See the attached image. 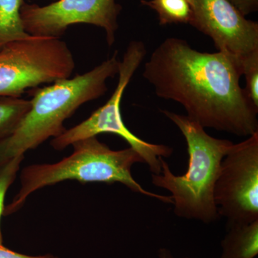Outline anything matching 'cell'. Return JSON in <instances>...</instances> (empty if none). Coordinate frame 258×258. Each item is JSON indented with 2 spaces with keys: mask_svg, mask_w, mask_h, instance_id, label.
<instances>
[{
  "mask_svg": "<svg viewBox=\"0 0 258 258\" xmlns=\"http://www.w3.org/2000/svg\"><path fill=\"white\" fill-rule=\"evenodd\" d=\"M72 145L73 154L58 162L28 166L22 171L21 188L12 203L5 207L3 215L7 216L18 211L34 191L66 180H77L83 184L118 182L134 192L172 205L171 196L147 191L134 179L132 166L144 160L132 148L112 150L97 137L78 141Z\"/></svg>",
  "mask_w": 258,
  "mask_h": 258,
  "instance_id": "4",
  "label": "cell"
},
{
  "mask_svg": "<svg viewBox=\"0 0 258 258\" xmlns=\"http://www.w3.org/2000/svg\"><path fill=\"white\" fill-rule=\"evenodd\" d=\"M24 0H0V49L6 44L30 36L22 22Z\"/></svg>",
  "mask_w": 258,
  "mask_h": 258,
  "instance_id": "11",
  "label": "cell"
},
{
  "mask_svg": "<svg viewBox=\"0 0 258 258\" xmlns=\"http://www.w3.org/2000/svg\"><path fill=\"white\" fill-rule=\"evenodd\" d=\"M76 63L59 37L29 36L0 49V96L21 97L30 88L71 78Z\"/></svg>",
  "mask_w": 258,
  "mask_h": 258,
  "instance_id": "6",
  "label": "cell"
},
{
  "mask_svg": "<svg viewBox=\"0 0 258 258\" xmlns=\"http://www.w3.org/2000/svg\"><path fill=\"white\" fill-rule=\"evenodd\" d=\"M220 258H254L258 254V220L226 227Z\"/></svg>",
  "mask_w": 258,
  "mask_h": 258,
  "instance_id": "10",
  "label": "cell"
},
{
  "mask_svg": "<svg viewBox=\"0 0 258 258\" xmlns=\"http://www.w3.org/2000/svg\"><path fill=\"white\" fill-rule=\"evenodd\" d=\"M214 200L226 227L258 220V132L233 144L222 159Z\"/></svg>",
  "mask_w": 258,
  "mask_h": 258,
  "instance_id": "7",
  "label": "cell"
},
{
  "mask_svg": "<svg viewBox=\"0 0 258 258\" xmlns=\"http://www.w3.org/2000/svg\"><path fill=\"white\" fill-rule=\"evenodd\" d=\"M51 254H45L42 256H29L18 253L11 249L4 247L3 244L0 245V258H50Z\"/></svg>",
  "mask_w": 258,
  "mask_h": 258,
  "instance_id": "17",
  "label": "cell"
},
{
  "mask_svg": "<svg viewBox=\"0 0 258 258\" xmlns=\"http://www.w3.org/2000/svg\"><path fill=\"white\" fill-rule=\"evenodd\" d=\"M118 51L86 74L60 80L43 88H32L31 108L14 134L5 139L9 159L25 155L50 137H59L66 128L63 123L80 106L103 96L106 81L118 74Z\"/></svg>",
  "mask_w": 258,
  "mask_h": 258,
  "instance_id": "3",
  "label": "cell"
},
{
  "mask_svg": "<svg viewBox=\"0 0 258 258\" xmlns=\"http://www.w3.org/2000/svg\"><path fill=\"white\" fill-rule=\"evenodd\" d=\"M157 258H176L173 255L172 252L170 249L166 248V247H161L158 250ZM184 258H192V257H184Z\"/></svg>",
  "mask_w": 258,
  "mask_h": 258,
  "instance_id": "18",
  "label": "cell"
},
{
  "mask_svg": "<svg viewBox=\"0 0 258 258\" xmlns=\"http://www.w3.org/2000/svg\"><path fill=\"white\" fill-rule=\"evenodd\" d=\"M24 157L25 155L11 158L0 165V224L2 215L4 212L5 195L10 186L14 182ZM3 243V235L0 227V245Z\"/></svg>",
  "mask_w": 258,
  "mask_h": 258,
  "instance_id": "14",
  "label": "cell"
},
{
  "mask_svg": "<svg viewBox=\"0 0 258 258\" xmlns=\"http://www.w3.org/2000/svg\"><path fill=\"white\" fill-rule=\"evenodd\" d=\"M54 1H56V0H53V2H54Z\"/></svg>",
  "mask_w": 258,
  "mask_h": 258,
  "instance_id": "22",
  "label": "cell"
},
{
  "mask_svg": "<svg viewBox=\"0 0 258 258\" xmlns=\"http://www.w3.org/2000/svg\"><path fill=\"white\" fill-rule=\"evenodd\" d=\"M188 1H189V3H190V0H188Z\"/></svg>",
  "mask_w": 258,
  "mask_h": 258,
  "instance_id": "21",
  "label": "cell"
},
{
  "mask_svg": "<svg viewBox=\"0 0 258 258\" xmlns=\"http://www.w3.org/2000/svg\"><path fill=\"white\" fill-rule=\"evenodd\" d=\"M50 258H58V257H54V256H51V257Z\"/></svg>",
  "mask_w": 258,
  "mask_h": 258,
  "instance_id": "20",
  "label": "cell"
},
{
  "mask_svg": "<svg viewBox=\"0 0 258 258\" xmlns=\"http://www.w3.org/2000/svg\"><path fill=\"white\" fill-rule=\"evenodd\" d=\"M141 4L157 13L160 25L189 24L192 18L188 0H141Z\"/></svg>",
  "mask_w": 258,
  "mask_h": 258,
  "instance_id": "13",
  "label": "cell"
},
{
  "mask_svg": "<svg viewBox=\"0 0 258 258\" xmlns=\"http://www.w3.org/2000/svg\"><path fill=\"white\" fill-rule=\"evenodd\" d=\"M240 64L242 76L246 81L244 91L249 100L258 108V50L244 57Z\"/></svg>",
  "mask_w": 258,
  "mask_h": 258,
  "instance_id": "15",
  "label": "cell"
},
{
  "mask_svg": "<svg viewBox=\"0 0 258 258\" xmlns=\"http://www.w3.org/2000/svg\"><path fill=\"white\" fill-rule=\"evenodd\" d=\"M5 140V139H4ZM4 140L0 141V165L5 161L10 159L7 156L6 150H5Z\"/></svg>",
  "mask_w": 258,
  "mask_h": 258,
  "instance_id": "19",
  "label": "cell"
},
{
  "mask_svg": "<svg viewBox=\"0 0 258 258\" xmlns=\"http://www.w3.org/2000/svg\"><path fill=\"white\" fill-rule=\"evenodd\" d=\"M242 76L235 57L201 52L177 37L161 42L143 71L159 98L181 104L204 128L248 137L258 132V108L241 87Z\"/></svg>",
  "mask_w": 258,
  "mask_h": 258,
  "instance_id": "1",
  "label": "cell"
},
{
  "mask_svg": "<svg viewBox=\"0 0 258 258\" xmlns=\"http://www.w3.org/2000/svg\"><path fill=\"white\" fill-rule=\"evenodd\" d=\"M146 55L147 48L143 42H130L123 60L120 61L118 83L111 98L93 112L87 119L73 128L66 129L59 137L52 139L50 144L54 149L62 151L78 141L101 134H113L124 139L130 147L138 153L152 174H160V158L171 157L174 151L172 148L164 144L149 143L139 138L127 128L120 113V102L125 88Z\"/></svg>",
  "mask_w": 258,
  "mask_h": 258,
  "instance_id": "5",
  "label": "cell"
},
{
  "mask_svg": "<svg viewBox=\"0 0 258 258\" xmlns=\"http://www.w3.org/2000/svg\"><path fill=\"white\" fill-rule=\"evenodd\" d=\"M121 10L115 0H56L45 6L25 2L20 15L25 32L32 36L60 38L71 25L88 24L103 29L111 47Z\"/></svg>",
  "mask_w": 258,
  "mask_h": 258,
  "instance_id": "8",
  "label": "cell"
},
{
  "mask_svg": "<svg viewBox=\"0 0 258 258\" xmlns=\"http://www.w3.org/2000/svg\"><path fill=\"white\" fill-rule=\"evenodd\" d=\"M239 11L244 15L256 13L258 10V0H228Z\"/></svg>",
  "mask_w": 258,
  "mask_h": 258,
  "instance_id": "16",
  "label": "cell"
},
{
  "mask_svg": "<svg viewBox=\"0 0 258 258\" xmlns=\"http://www.w3.org/2000/svg\"><path fill=\"white\" fill-rule=\"evenodd\" d=\"M31 108V102L20 97L0 96V141L9 138Z\"/></svg>",
  "mask_w": 258,
  "mask_h": 258,
  "instance_id": "12",
  "label": "cell"
},
{
  "mask_svg": "<svg viewBox=\"0 0 258 258\" xmlns=\"http://www.w3.org/2000/svg\"><path fill=\"white\" fill-rule=\"evenodd\" d=\"M184 136L189 163L186 173L176 175L164 158H160V174H152V182L171 194L176 216L203 223L220 217L214 200V189L222 159L233 145L227 139L215 138L187 115L161 110Z\"/></svg>",
  "mask_w": 258,
  "mask_h": 258,
  "instance_id": "2",
  "label": "cell"
},
{
  "mask_svg": "<svg viewBox=\"0 0 258 258\" xmlns=\"http://www.w3.org/2000/svg\"><path fill=\"white\" fill-rule=\"evenodd\" d=\"M189 25L211 38L219 52L240 61L258 50V23L246 18L228 0H190Z\"/></svg>",
  "mask_w": 258,
  "mask_h": 258,
  "instance_id": "9",
  "label": "cell"
}]
</instances>
